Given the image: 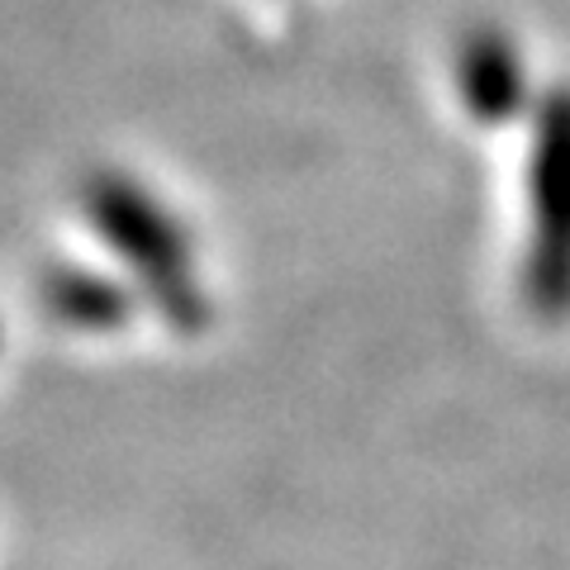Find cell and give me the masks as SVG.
Wrapping results in <instances>:
<instances>
[{
    "label": "cell",
    "instance_id": "3",
    "mask_svg": "<svg viewBox=\"0 0 570 570\" xmlns=\"http://www.w3.org/2000/svg\"><path fill=\"white\" fill-rule=\"evenodd\" d=\"M48 299L67 324H81V328H115L129 318V295L86 272H58L48 281Z\"/></svg>",
    "mask_w": 570,
    "mask_h": 570
},
{
    "label": "cell",
    "instance_id": "4",
    "mask_svg": "<svg viewBox=\"0 0 570 570\" xmlns=\"http://www.w3.org/2000/svg\"><path fill=\"white\" fill-rule=\"evenodd\" d=\"M466 96L480 119H509L519 100V67L504 52V43H480L466 58Z\"/></svg>",
    "mask_w": 570,
    "mask_h": 570
},
{
    "label": "cell",
    "instance_id": "1",
    "mask_svg": "<svg viewBox=\"0 0 570 570\" xmlns=\"http://www.w3.org/2000/svg\"><path fill=\"white\" fill-rule=\"evenodd\" d=\"M86 205H91V219L100 224L105 243H115L134 262V272L148 285L157 314L181 333H200L209 324V305H205L200 281H195L190 243L176 228L171 214L157 200H148L134 181H124V176L91 181Z\"/></svg>",
    "mask_w": 570,
    "mask_h": 570
},
{
    "label": "cell",
    "instance_id": "2",
    "mask_svg": "<svg viewBox=\"0 0 570 570\" xmlns=\"http://www.w3.org/2000/svg\"><path fill=\"white\" fill-rule=\"evenodd\" d=\"M532 247H528V305L538 318L570 314V96L542 115L538 163H532Z\"/></svg>",
    "mask_w": 570,
    "mask_h": 570
}]
</instances>
